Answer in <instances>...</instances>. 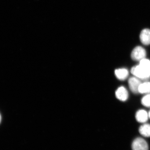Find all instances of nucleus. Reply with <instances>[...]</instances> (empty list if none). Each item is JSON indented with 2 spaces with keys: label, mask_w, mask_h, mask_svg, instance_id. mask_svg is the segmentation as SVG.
I'll list each match as a JSON object with an SVG mask.
<instances>
[{
  "label": "nucleus",
  "mask_w": 150,
  "mask_h": 150,
  "mask_svg": "<svg viewBox=\"0 0 150 150\" xmlns=\"http://www.w3.org/2000/svg\"><path fill=\"white\" fill-rule=\"evenodd\" d=\"M131 73L136 77L142 80H147L150 78V76L139 65L135 66L131 69Z\"/></svg>",
  "instance_id": "1"
},
{
  "label": "nucleus",
  "mask_w": 150,
  "mask_h": 150,
  "mask_svg": "<svg viewBox=\"0 0 150 150\" xmlns=\"http://www.w3.org/2000/svg\"><path fill=\"white\" fill-rule=\"evenodd\" d=\"M146 50L142 46H138L133 49L131 54V57L134 61H141L146 58Z\"/></svg>",
  "instance_id": "2"
},
{
  "label": "nucleus",
  "mask_w": 150,
  "mask_h": 150,
  "mask_svg": "<svg viewBox=\"0 0 150 150\" xmlns=\"http://www.w3.org/2000/svg\"><path fill=\"white\" fill-rule=\"evenodd\" d=\"M132 150H149L147 143L142 138H137L133 141Z\"/></svg>",
  "instance_id": "3"
},
{
  "label": "nucleus",
  "mask_w": 150,
  "mask_h": 150,
  "mask_svg": "<svg viewBox=\"0 0 150 150\" xmlns=\"http://www.w3.org/2000/svg\"><path fill=\"white\" fill-rule=\"evenodd\" d=\"M129 85L131 91L134 93H139V89L142 83L141 80L136 77H132L129 79Z\"/></svg>",
  "instance_id": "4"
},
{
  "label": "nucleus",
  "mask_w": 150,
  "mask_h": 150,
  "mask_svg": "<svg viewBox=\"0 0 150 150\" xmlns=\"http://www.w3.org/2000/svg\"><path fill=\"white\" fill-rule=\"evenodd\" d=\"M115 94L116 97L121 101H126L129 97L128 92L126 89L123 86L118 88L115 91Z\"/></svg>",
  "instance_id": "5"
},
{
  "label": "nucleus",
  "mask_w": 150,
  "mask_h": 150,
  "mask_svg": "<svg viewBox=\"0 0 150 150\" xmlns=\"http://www.w3.org/2000/svg\"><path fill=\"white\" fill-rule=\"evenodd\" d=\"M140 39L144 45L146 46L150 45V29L148 28L143 29L140 33Z\"/></svg>",
  "instance_id": "6"
},
{
  "label": "nucleus",
  "mask_w": 150,
  "mask_h": 150,
  "mask_svg": "<svg viewBox=\"0 0 150 150\" xmlns=\"http://www.w3.org/2000/svg\"><path fill=\"white\" fill-rule=\"evenodd\" d=\"M149 118V114L146 110H138L136 113V119L139 123H146Z\"/></svg>",
  "instance_id": "7"
},
{
  "label": "nucleus",
  "mask_w": 150,
  "mask_h": 150,
  "mask_svg": "<svg viewBox=\"0 0 150 150\" xmlns=\"http://www.w3.org/2000/svg\"><path fill=\"white\" fill-rule=\"evenodd\" d=\"M115 74L118 79L124 81L128 77L129 73L126 69H119L115 70Z\"/></svg>",
  "instance_id": "8"
},
{
  "label": "nucleus",
  "mask_w": 150,
  "mask_h": 150,
  "mask_svg": "<svg viewBox=\"0 0 150 150\" xmlns=\"http://www.w3.org/2000/svg\"><path fill=\"white\" fill-rule=\"evenodd\" d=\"M139 131L141 135L146 137H150V124L145 123L140 126Z\"/></svg>",
  "instance_id": "9"
},
{
  "label": "nucleus",
  "mask_w": 150,
  "mask_h": 150,
  "mask_svg": "<svg viewBox=\"0 0 150 150\" xmlns=\"http://www.w3.org/2000/svg\"><path fill=\"white\" fill-rule=\"evenodd\" d=\"M141 67L150 76V61L146 58L140 61L139 64Z\"/></svg>",
  "instance_id": "10"
},
{
  "label": "nucleus",
  "mask_w": 150,
  "mask_h": 150,
  "mask_svg": "<svg viewBox=\"0 0 150 150\" xmlns=\"http://www.w3.org/2000/svg\"><path fill=\"white\" fill-rule=\"evenodd\" d=\"M141 93H150V82L146 81L141 83L139 89Z\"/></svg>",
  "instance_id": "11"
},
{
  "label": "nucleus",
  "mask_w": 150,
  "mask_h": 150,
  "mask_svg": "<svg viewBox=\"0 0 150 150\" xmlns=\"http://www.w3.org/2000/svg\"><path fill=\"white\" fill-rule=\"evenodd\" d=\"M142 103L146 107H150V94H148L142 98Z\"/></svg>",
  "instance_id": "12"
},
{
  "label": "nucleus",
  "mask_w": 150,
  "mask_h": 150,
  "mask_svg": "<svg viewBox=\"0 0 150 150\" xmlns=\"http://www.w3.org/2000/svg\"><path fill=\"white\" fill-rule=\"evenodd\" d=\"M148 114H149V117L150 119V111H149V112L148 113Z\"/></svg>",
  "instance_id": "13"
},
{
  "label": "nucleus",
  "mask_w": 150,
  "mask_h": 150,
  "mask_svg": "<svg viewBox=\"0 0 150 150\" xmlns=\"http://www.w3.org/2000/svg\"><path fill=\"white\" fill-rule=\"evenodd\" d=\"M1 114H0V123H1Z\"/></svg>",
  "instance_id": "14"
}]
</instances>
